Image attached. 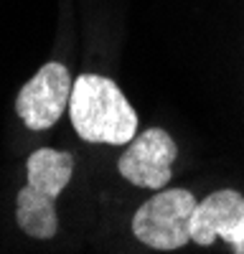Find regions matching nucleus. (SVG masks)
<instances>
[{
  "label": "nucleus",
  "instance_id": "3",
  "mask_svg": "<svg viewBox=\"0 0 244 254\" xmlns=\"http://www.w3.org/2000/svg\"><path fill=\"white\" fill-rule=\"evenodd\" d=\"M196 196L186 188L158 190L148 198L132 219V234L150 249L173 252L191 242V214L196 208Z\"/></svg>",
  "mask_w": 244,
  "mask_h": 254
},
{
  "label": "nucleus",
  "instance_id": "7",
  "mask_svg": "<svg viewBox=\"0 0 244 254\" xmlns=\"http://www.w3.org/2000/svg\"><path fill=\"white\" fill-rule=\"evenodd\" d=\"M232 252H234V254H244V242L237 244V247H232Z\"/></svg>",
  "mask_w": 244,
  "mask_h": 254
},
{
  "label": "nucleus",
  "instance_id": "6",
  "mask_svg": "<svg viewBox=\"0 0 244 254\" xmlns=\"http://www.w3.org/2000/svg\"><path fill=\"white\" fill-rule=\"evenodd\" d=\"M191 242L211 247L216 239H224L229 247L244 242V196L232 188L214 190L191 214Z\"/></svg>",
  "mask_w": 244,
  "mask_h": 254
},
{
  "label": "nucleus",
  "instance_id": "2",
  "mask_svg": "<svg viewBox=\"0 0 244 254\" xmlns=\"http://www.w3.org/2000/svg\"><path fill=\"white\" fill-rule=\"evenodd\" d=\"M26 173L28 181L15 198V221L28 237L51 239L59 231L54 201L71 181L74 158L51 147H38L26 163Z\"/></svg>",
  "mask_w": 244,
  "mask_h": 254
},
{
  "label": "nucleus",
  "instance_id": "1",
  "mask_svg": "<svg viewBox=\"0 0 244 254\" xmlns=\"http://www.w3.org/2000/svg\"><path fill=\"white\" fill-rule=\"evenodd\" d=\"M69 117L87 142L130 145L137 135V115L130 102L112 79L99 74H81L71 84Z\"/></svg>",
  "mask_w": 244,
  "mask_h": 254
},
{
  "label": "nucleus",
  "instance_id": "4",
  "mask_svg": "<svg viewBox=\"0 0 244 254\" xmlns=\"http://www.w3.org/2000/svg\"><path fill=\"white\" fill-rule=\"evenodd\" d=\"M71 76L64 64H44L18 92L15 112L31 130H49L69 110Z\"/></svg>",
  "mask_w": 244,
  "mask_h": 254
},
{
  "label": "nucleus",
  "instance_id": "5",
  "mask_svg": "<svg viewBox=\"0 0 244 254\" xmlns=\"http://www.w3.org/2000/svg\"><path fill=\"white\" fill-rule=\"evenodd\" d=\"M176 155L178 147L173 137L160 127H153V130H145L142 135L130 140V147L122 153L117 168L122 178H127L132 186L160 190L173 176L171 168Z\"/></svg>",
  "mask_w": 244,
  "mask_h": 254
}]
</instances>
